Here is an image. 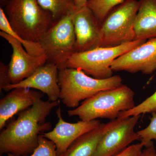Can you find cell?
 I'll return each instance as SVG.
<instances>
[{"label": "cell", "instance_id": "1", "mask_svg": "<svg viewBox=\"0 0 156 156\" xmlns=\"http://www.w3.org/2000/svg\"><path fill=\"white\" fill-rule=\"evenodd\" d=\"M59 100L52 101L42 99L29 108L20 112L17 119L11 122L0 134V155L11 154L25 156L33 153L39 144L40 134L52 128L46 119Z\"/></svg>", "mask_w": 156, "mask_h": 156}, {"label": "cell", "instance_id": "16", "mask_svg": "<svg viewBox=\"0 0 156 156\" xmlns=\"http://www.w3.org/2000/svg\"><path fill=\"white\" fill-rule=\"evenodd\" d=\"M134 20V40L156 38V0H139Z\"/></svg>", "mask_w": 156, "mask_h": 156}, {"label": "cell", "instance_id": "9", "mask_svg": "<svg viewBox=\"0 0 156 156\" xmlns=\"http://www.w3.org/2000/svg\"><path fill=\"white\" fill-rule=\"evenodd\" d=\"M113 72H141L149 75L156 70V38L149 39L113 62Z\"/></svg>", "mask_w": 156, "mask_h": 156}, {"label": "cell", "instance_id": "12", "mask_svg": "<svg viewBox=\"0 0 156 156\" xmlns=\"http://www.w3.org/2000/svg\"><path fill=\"white\" fill-rule=\"evenodd\" d=\"M73 22L76 37V52H84L99 47L101 24L87 6L74 11Z\"/></svg>", "mask_w": 156, "mask_h": 156}, {"label": "cell", "instance_id": "22", "mask_svg": "<svg viewBox=\"0 0 156 156\" xmlns=\"http://www.w3.org/2000/svg\"><path fill=\"white\" fill-rule=\"evenodd\" d=\"M151 114L152 117L149 126L136 132L140 137V143L145 147L153 143V140H156V112Z\"/></svg>", "mask_w": 156, "mask_h": 156}, {"label": "cell", "instance_id": "23", "mask_svg": "<svg viewBox=\"0 0 156 156\" xmlns=\"http://www.w3.org/2000/svg\"><path fill=\"white\" fill-rule=\"evenodd\" d=\"M144 147L141 143L132 144L115 156H139Z\"/></svg>", "mask_w": 156, "mask_h": 156}, {"label": "cell", "instance_id": "10", "mask_svg": "<svg viewBox=\"0 0 156 156\" xmlns=\"http://www.w3.org/2000/svg\"><path fill=\"white\" fill-rule=\"evenodd\" d=\"M0 36L11 45L13 50L9 65L10 84L17 83L23 80L47 62L45 54L39 56H32L13 37L2 31Z\"/></svg>", "mask_w": 156, "mask_h": 156}, {"label": "cell", "instance_id": "27", "mask_svg": "<svg viewBox=\"0 0 156 156\" xmlns=\"http://www.w3.org/2000/svg\"><path fill=\"white\" fill-rule=\"evenodd\" d=\"M7 1H8V0H0L1 4H2V5H5Z\"/></svg>", "mask_w": 156, "mask_h": 156}, {"label": "cell", "instance_id": "8", "mask_svg": "<svg viewBox=\"0 0 156 156\" xmlns=\"http://www.w3.org/2000/svg\"><path fill=\"white\" fill-rule=\"evenodd\" d=\"M140 115L120 119V122L101 140L94 156H115L134 141L140 140L134 131Z\"/></svg>", "mask_w": 156, "mask_h": 156}, {"label": "cell", "instance_id": "17", "mask_svg": "<svg viewBox=\"0 0 156 156\" xmlns=\"http://www.w3.org/2000/svg\"><path fill=\"white\" fill-rule=\"evenodd\" d=\"M0 29L2 31L10 35L19 41L30 55L39 56L45 54L39 42L29 41L20 37L11 27L4 9L0 8Z\"/></svg>", "mask_w": 156, "mask_h": 156}, {"label": "cell", "instance_id": "18", "mask_svg": "<svg viewBox=\"0 0 156 156\" xmlns=\"http://www.w3.org/2000/svg\"><path fill=\"white\" fill-rule=\"evenodd\" d=\"M43 9L52 14L57 21L75 10L74 0H37Z\"/></svg>", "mask_w": 156, "mask_h": 156}, {"label": "cell", "instance_id": "4", "mask_svg": "<svg viewBox=\"0 0 156 156\" xmlns=\"http://www.w3.org/2000/svg\"><path fill=\"white\" fill-rule=\"evenodd\" d=\"M58 82L62 103L67 107L75 108L81 101L122 85V79L119 75L96 79L89 76L82 70L66 67L59 70Z\"/></svg>", "mask_w": 156, "mask_h": 156}, {"label": "cell", "instance_id": "7", "mask_svg": "<svg viewBox=\"0 0 156 156\" xmlns=\"http://www.w3.org/2000/svg\"><path fill=\"white\" fill-rule=\"evenodd\" d=\"M139 5V1L126 0L109 13L101 25L98 47H115L135 41L134 20Z\"/></svg>", "mask_w": 156, "mask_h": 156}, {"label": "cell", "instance_id": "3", "mask_svg": "<svg viewBox=\"0 0 156 156\" xmlns=\"http://www.w3.org/2000/svg\"><path fill=\"white\" fill-rule=\"evenodd\" d=\"M135 93L130 87L122 85L101 91L84 100L80 105L68 111L69 116H77L83 121L98 119H117L120 113L131 110L136 106Z\"/></svg>", "mask_w": 156, "mask_h": 156}, {"label": "cell", "instance_id": "5", "mask_svg": "<svg viewBox=\"0 0 156 156\" xmlns=\"http://www.w3.org/2000/svg\"><path fill=\"white\" fill-rule=\"evenodd\" d=\"M147 41L135 40L111 47H97L83 52H76L68 60L66 67L83 70L98 79L113 76V62L117 58Z\"/></svg>", "mask_w": 156, "mask_h": 156}, {"label": "cell", "instance_id": "14", "mask_svg": "<svg viewBox=\"0 0 156 156\" xmlns=\"http://www.w3.org/2000/svg\"><path fill=\"white\" fill-rule=\"evenodd\" d=\"M43 97L42 92L29 88L11 90L0 101V130H2L7 121L14 115L29 108Z\"/></svg>", "mask_w": 156, "mask_h": 156}, {"label": "cell", "instance_id": "20", "mask_svg": "<svg viewBox=\"0 0 156 156\" xmlns=\"http://www.w3.org/2000/svg\"><path fill=\"white\" fill-rule=\"evenodd\" d=\"M156 112V92L138 105L127 111L120 113L118 119H123L146 113Z\"/></svg>", "mask_w": 156, "mask_h": 156}, {"label": "cell", "instance_id": "26", "mask_svg": "<svg viewBox=\"0 0 156 156\" xmlns=\"http://www.w3.org/2000/svg\"><path fill=\"white\" fill-rule=\"evenodd\" d=\"M89 0H74L76 10L80 9L87 6Z\"/></svg>", "mask_w": 156, "mask_h": 156}, {"label": "cell", "instance_id": "13", "mask_svg": "<svg viewBox=\"0 0 156 156\" xmlns=\"http://www.w3.org/2000/svg\"><path fill=\"white\" fill-rule=\"evenodd\" d=\"M58 72L56 65L47 62L28 77L17 83L8 84L3 87L2 90L8 92L15 88L36 89L47 94L50 101H57L60 98V94Z\"/></svg>", "mask_w": 156, "mask_h": 156}, {"label": "cell", "instance_id": "15", "mask_svg": "<svg viewBox=\"0 0 156 156\" xmlns=\"http://www.w3.org/2000/svg\"><path fill=\"white\" fill-rule=\"evenodd\" d=\"M120 119L111 120L81 135L70 146L62 156H94L102 137L120 122Z\"/></svg>", "mask_w": 156, "mask_h": 156}, {"label": "cell", "instance_id": "19", "mask_svg": "<svg viewBox=\"0 0 156 156\" xmlns=\"http://www.w3.org/2000/svg\"><path fill=\"white\" fill-rule=\"evenodd\" d=\"M126 0H89L87 6L93 12L101 25L110 12Z\"/></svg>", "mask_w": 156, "mask_h": 156}, {"label": "cell", "instance_id": "2", "mask_svg": "<svg viewBox=\"0 0 156 156\" xmlns=\"http://www.w3.org/2000/svg\"><path fill=\"white\" fill-rule=\"evenodd\" d=\"M5 11L11 27L24 40L39 42L56 22L37 0H8Z\"/></svg>", "mask_w": 156, "mask_h": 156}, {"label": "cell", "instance_id": "24", "mask_svg": "<svg viewBox=\"0 0 156 156\" xmlns=\"http://www.w3.org/2000/svg\"><path fill=\"white\" fill-rule=\"evenodd\" d=\"M10 84L9 76V66H6L3 62H0V90H2L3 87Z\"/></svg>", "mask_w": 156, "mask_h": 156}, {"label": "cell", "instance_id": "21", "mask_svg": "<svg viewBox=\"0 0 156 156\" xmlns=\"http://www.w3.org/2000/svg\"><path fill=\"white\" fill-rule=\"evenodd\" d=\"M7 156H15L11 154ZM25 156H58L56 151L55 144L41 134L39 137V144L33 153Z\"/></svg>", "mask_w": 156, "mask_h": 156}, {"label": "cell", "instance_id": "11", "mask_svg": "<svg viewBox=\"0 0 156 156\" xmlns=\"http://www.w3.org/2000/svg\"><path fill=\"white\" fill-rule=\"evenodd\" d=\"M58 122L53 130L42 134L44 137L53 141L58 156H62L76 140L81 135L97 128L101 123L96 119L81 121L75 123L67 122L63 120L60 107L56 111Z\"/></svg>", "mask_w": 156, "mask_h": 156}, {"label": "cell", "instance_id": "25", "mask_svg": "<svg viewBox=\"0 0 156 156\" xmlns=\"http://www.w3.org/2000/svg\"><path fill=\"white\" fill-rule=\"evenodd\" d=\"M139 156H156V150L154 144H152L143 150Z\"/></svg>", "mask_w": 156, "mask_h": 156}, {"label": "cell", "instance_id": "6", "mask_svg": "<svg viewBox=\"0 0 156 156\" xmlns=\"http://www.w3.org/2000/svg\"><path fill=\"white\" fill-rule=\"evenodd\" d=\"M73 12L55 22L39 42L47 62L56 65L59 70L66 68L68 60L76 52Z\"/></svg>", "mask_w": 156, "mask_h": 156}]
</instances>
